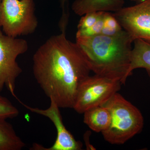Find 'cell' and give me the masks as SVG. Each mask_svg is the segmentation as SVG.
Instances as JSON below:
<instances>
[{
  "mask_svg": "<svg viewBox=\"0 0 150 150\" xmlns=\"http://www.w3.org/2000/svg\"><path fill=\"white\" fill-rule=\"evenodd\" d=\"M35 79L60 108H73L81 84L90 71L80 48L66 38V30L48 38L33 57Z\"/></svg>",
  "mask_w": 150,
  "mask_h": 150,
  "instance_id": "obj_1",
  "label": "cell"
},
{
  "mask_svg": "<svg viewBox=\"0 0 150 150\" xmlns=\"http://www.w3.org/2000/svg\"><path fill=\"white\" fill-rule=\"evenodd\" d=\"M134 42L123 29L114 35L76 36L90 69L96 75L125 83L129 77Z\"/></svg>",
  "mask_w": 150,
  "mask_h": 150,
  "instance_id": "obj_2",
  "label": "cell"
},
{
  "mask_svg": "<svg viewBox=\"0 0 150 150\" xmlns=\"http://www.w3.org/2000/svg\"><path fill=\"white\" fill-rule=\"evenodd\" d=\"M109 110L111 122L102 132L105 139L112 144H122L141 132L144 119L136 106L116 93L102 105Z\"/></svg>",
  "mask_w": 150,
  "mask_h": 150,
  "instance_id": "obj_3",
  "label": "cell"
},
{
  "mask_svg": "<svg viewBox=\"0 0 150 150\" xmlns=\"http://www.w3.org/2000/svg\"><path fill=\"white\" fill-rule=\"evenodd\" d=\"M38 25L33 0H2L0 3V27L6 35H30Z\"/></svg>",
  "mask_w": 150,
  "mask_h": 150,
  "instance_id": "obj_4",
  "label": "cell"
},
{
  "mask_svg": "<svg viewBox=\"0 0 150 150\" xmlns=\"http://www.w3.org/2000/svg\"><path fill=\"white\" fill-rule=\"evenodd\" d=\"M28 48L26 40L4 34L0 27V93L6 86L13 96L15 95L16 81L22 72L16 59Z\"/></svg>",
  "mask_w": 150,
  "mask_h": 150,
  "instance_id": "obj_5",
  "label": "cell"
},
{
  "mask_svg": "<svg viewBox=\"0 0 150 150\" xmlns=\"http://www.w3.org/2000/svg\"><path fill=\"white\" fill-rule=\"evenodd\" d=\"M121 82L96 75L89 76L81 84L73 108L83 113L92 108L107 102L120 90Z\"/></svg>",
  "mask_w": 150,
  "mask_h": 150,
  "instance_id": "obj_6",
  "label": "cell"
},
{
  "mask_svg": "<svg viewBox=\"0 0 150 150\" xmlns=\"http://www.w3.org/2000/svg\"><path fill=\"white\" fill-rule=\"evenodd\" d=\"M112 14L133 41L140 38L150 42V0L123 7Z\"/></svg>",
  "mask_w": 150,
  "mask_h": 150,
  "instance_id": "obj_7",
  "label": "cell"
},
{
  "mask_svg": "<svg viewBox=\"0 0 150 150\" xmlns=\"http://www.w3.org/2000/svg\"><path fill=\"white\" fill-rule=\"evenodd\" d=\"M21 104L31 112L46 116L54 123L57 131V137L53 146L49 148H45L43 146L35 144L33 146V150H81L82 144L76 141L69 131L64 125L59 106L53 99H50L51 104L46 109H40L28 106L22 102L17 97H15Z\"/></svg>",
  "mask_w": 150,
  "mask_h": 150,
  "instance_id": "obj_8",
  "label": "cell"
},
{
  "mask_svg": "<svg viewBox=\"0 0 150 150\" xmlns=\"http://www.w3.org/2000/svg\"><path fill=\"white\" fill-rule=\"evenodd\" d=\"M124 4V0H76L71 8L75 14L83 16L93 12H115L123 8Z\"/></svg>",
  "mask_w": 150,
  "mask_h": 150,
  "instance_id": "obj_9",
  "label": "cell"
},
{
  "mask_svg": "<svg viewBox=\"0 0 150 150\" xmlns=\"http://www.w3.org/2000/svg\"><path fill=\"white\" fill-rule=\"evenodd\" d=\"M134 42L128 71L129 76L133 70L143 68L146 70L150 78V42L140 38L134 40Z\"/></svg>",
  "mask_w": 150,
  "mask_h": 150,
  "instance_id": "obj_10",
  "label": "cell"
},
{
  "mask_svg": "<svg viewBox=\"0 0 150 150\" xmlns=\"http://www.w3.org/2000/svg\"><path fill=\"white\" fill-rule=\"evenodd\" d=\"M84 123L93 131L103 132L107 130L111 122V115L106 108L102 105L92 108L84 112Z\"/></svg>",
  "mask_w": 150,
  "mask_h": 150,
  "instance_id": "obj_11",
  "label": "cell"
},
{
  "mask_svg": "<svg viewBox=\"0 0 150 150\" xmlns=\"http://www.w3.org/2000/svg\"><path fill=\"white\" fill-rule=\"evenodd\" d=\"M25 146L12 125L6 120H0V150H21Z\"/></svg>",
  "mask_w": 150,
  "mask_h": 150,
  "instance_id": "obj_12",
  "label": "cell"
},
{
  "mask_svg": "<svg viewBox=\"0 0 150 150\" xmlns=\"http://www.w3.org/2000/svg\"><path fill=\"white\" fill-rule=\"evenodd\" d=\"M123 29L112 13L105 12L104 26L101 34L111 36L118 34Z\"/></svg>",
  "mask_w": 150,
  "mask_h": 150,
  "instance_id": "obj_13",
  "label": "cell"
},
{
  "mask_svg": "<svg viewBox=\"0 0 150 150\" xmlns=\"http://www.w3.org/2000/svg\"><path fill=\"white\" fill-rule=\"evenodd\" d=\"M19 113L18 109L12 103L0 94V120L15 118Z\"/></svg>",
  "mask_w": 150,
  "mask_h": 150,
  "instance_id": "obj_14",
  "label": "cell"
},
{
  "mask_svg": "<svg viewBox=\"0 0 150 150\" xmlns=\"http://www.w3.org/2000/svg\"><path fill=\"white\" fill-rule=\"evenodd\" d=\"M103 12H93L83 16L78 24V30L88 29L93 26L101 16Z\"/></svg>",
  "mask_w": 150,
  "mask_h": 150,
  "instance_id": "obj_15",
  "label": "cell"
},
{
  "mask_svg": "<svg viewBox=\"0 0 150 150\" xmlns=\"http://www.w3.org/2000/svg\"><path fill=\"white\" fill-rule=\"evenodd\" d=\"M105 15V11L103 12L98 20L91 27L84 30H78L76 36H93L101 34L104 26Z\"/></svg>",
  "mask_w": 150,
  "mask_h": 150,
  "instance_id": "obj_16",
  "label": "cell"
},
{
  "mask_svg": "<svg viewBox=\"0 0 150 150\" xmlns=\"http://www.w3.org/2000/svg\"><path fill=\"white\" fill-rule=\"evenodd\" d=\"M61 1H62V8H63V14H62V17L63 18H65L67 17L68 16L67 14L65 12V3L66 2H67V0H61Z\"/></svg>",
  "mask_w": 150,
  "mask_h": 150,
  "instance_id": "obj_17",
  "label": "cell"
},
{
  "mask_svg": "<svg viewBox=\"0 0 150 150\" xmlns=\"http://www.w3.org/2000/svg\"><path fill=\"white\" fill-rule=\"evenodd\" d=\"M129 1H131L134 2H136L137 4H139V3L144 1L145 0H129Z\"/></svg>",
  "mask_w": 150,
  "mask_h": 150,
  "instance_id": "obj_18",
  "label": "cell"
},
{
  "mask_svg": "<svg viewBox=\"0 0 150 150\" xmlns=\"http://www.w3.org/2000/svg\"><path fill=\"white\" fill-rule=\"evenodd\" d=\"M2 0H0V3H1V1Z\"/></svg>",
  "mask_w": 150,
  "mask_h": 150,
  "instance_id": "obj_19",
  "label": "cell"
}]
</instances>
